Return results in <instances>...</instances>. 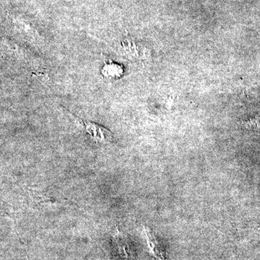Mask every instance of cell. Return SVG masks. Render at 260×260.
<instances>
[{
  "instance_id": "6da1fadb",
  "label": "cell",
  "mask_w": 260,
  "mask_h": 260,
  "mask_svg": "<svg viewBox=\"0 0 260 260\" xmlns=\"http://www.w3.org/2000/svg\"><path fill=\"white\" fill-rule=\"evenodd\" d=\"M85 131L90 135V138L98 143H107L112 141L113 134L107 128L95 122H91L83 119H80Z\"/></svg>"
},
{
  "instance_id": "7a4b0ae2",
  "label": "cell",
  "mask_w": 260,
  "mask_h": 260,
  "mask_svg": "<svg viewBox=\"0 0 260 260\" xmlns=\"http://www.w3.org/2000/svg\"><path fill=\"white\" fill-rule=\"evenodd\" d=\"M145 235H146L147 242L150 252L155 256V258L159 260H165L164 258V251H162L161 246L159 244L153 232L150 229H145Z\"/></svg>"
},
{
  "instance_id": "3957f363",
  "label": "cell",
  "mask_w": 260,
  "mask_h": 260,
  "mask_svg": "<svg viewBox=\"0 0 260 260\" xmlns=\"http://www.w3.org/2000/svg\"><path fill=\"white\" fill-rule=\"evenodd\" d=\"M116 241L119 246L121 255L127 258L129 254H128V244L125 238L120 233L118 232L117 235L116 236Z\"/></svg>"
},
{
  "instance_id": "277c9868",
  "label": "cell",
  "mask_w": 260,
  "mask_h": 260,
  "mask_svg": "<svg viewBox=\"0 0 260 260\" xmlns=\"http://www.w3.org/2000/svg\"><path fill=\"white\" fill-rule=\"evenodd\" d=\"M103 73L108 77L116 78V76H120L121 70L120 67L118 66V65L113 64H107L105 68H104Z\"/></svg>"
},
{
  "instance_id": "5b68a950",
  "label": "cell",
  "mask_w": 260,
  "mask_h": 260,
  "mask_svg": "<svg viewBox=\"0 0 260 260\" xmlns=\"http://www.w3.org/2000/svg\"><path fill=\"white\" fill-rule=\"evenodd\" d=\"M243 125L250 129L259 130L260 131V116L253 118L243 122Z\"/></svg>"
}]
</instances>
